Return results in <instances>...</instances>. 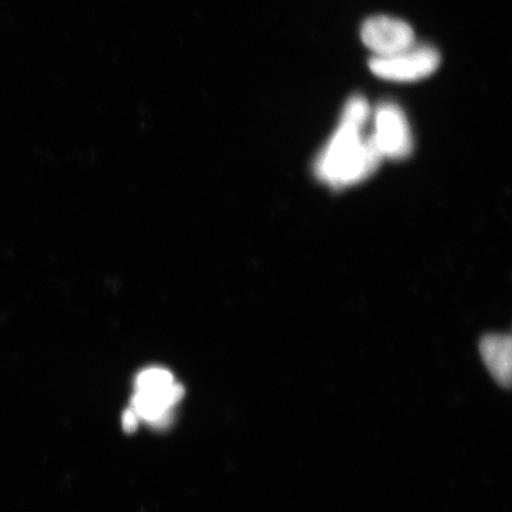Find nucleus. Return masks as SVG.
Masks as SVG:
<instances>
[{
    "label": "nucleus",
    "instance_id": "obj_7",
    "mask_svg": "<svg viewBox=\"0 0 512 512\" xmlns=\"http://www.w3.org/2000/svg\"><path fill=\"white\" fill-rule=\"evenodd\" d=\"M371 110L368 101L362 95L352 96L345 104L342 119L360 127H366L370 119Z\"/></svg>",
    "mask_w": 512,
    "mask_h": 512
},
{
    "label": "nucleus",
    "instance_id": "obj_4",
    "mask_svg": "<svg viewBox=\"0 0 512 512\" xmlns=\"http://www.w3.org/2000/svg\"><path fill=\"white\" fill-rule=\"evenodd\" d=\"M375 130L371 134L382 157L402 159L413 149L411 128L405 113L393 102H383L375 112Z\"/></svg>",
    "mask_w": 512,
    "mask_h": 512
},
{
    "label": "nucleus",
    "instance_id": "obj_5",
    "mask_svg": "<svg viewBox=\"0 0 512 512\" xmlns=\"http://www.w3.org/2000/svg\"><path fill=\"white\" fill-rule=\"evenodd\" d=\"M362 41L375 56H389L414 46V31L401 19L375 16L363 23Z\"/></svg>",
    "mask_w": 512,
    "mask_h": 512
},
{
    "label": "nucleus",
    "instance_id": "obj_3",
    "mask_svg": "<svg viewBox=\"0 0 512 512\" xmlns=\"http://www.w3.org/2000/svg\"><path fill=\"white\" fill-rule=\"evenodd\" d=\"M440 66V54L430 46H412L389 56H374L371 72L383 80L414 82L428 78Z\"/></svg>",
    "mask_w": 512,
    "mask_h": 512
},
{
    "label": "nucleus",
    "instance_id": "obj_1",
    "mask_svg": "<svg viewBox=\"0 0 512 512\" xmlns=\"http://www.w3.org/2000/svg\"><path fill=\"white\" fill-rule=\"evenodd\" d=\"M363 130L364 127L341 120L316 159V175L322 181L341 188L373 174L383 157L373 137H364Z\"/></svg>",
    "mask_w": 512,
    "mask_h": 512
},
{
    "label": "nucleus",
    "instance_id": "obj_6",
    "mask_svg": "<svg viewBox=\"0 0 512 512\" xmlns=\"http://www.w3.org/2000/svg\"><path fill=\"white\" fill-rule=\"evenodd\" d=\"M482 354L486 364L499 381L509 383L511 341L509 337L490 336L482 342Z\"/></svg>",
    "mask_w": 512,
    "mask_h": 512
},
{
    "label": "nucleus",
    "instance_id": "obj_2",
    "mask_svg": "<svg viewBox=\"0 0 512 512\" xmlns=\"http://www.w3.org/2000/svg\"><path fill=\"white\" fill-rule=\"evenodd\" d=\"M182 398L183 388L171 371L160 367L144 369L134 381L131 405L124 414V426L128 430L139 424L153 428L169 427Z\"/></svg>",
    "mask_w": 512,
    "mask_h": 512
}]
</instances>
